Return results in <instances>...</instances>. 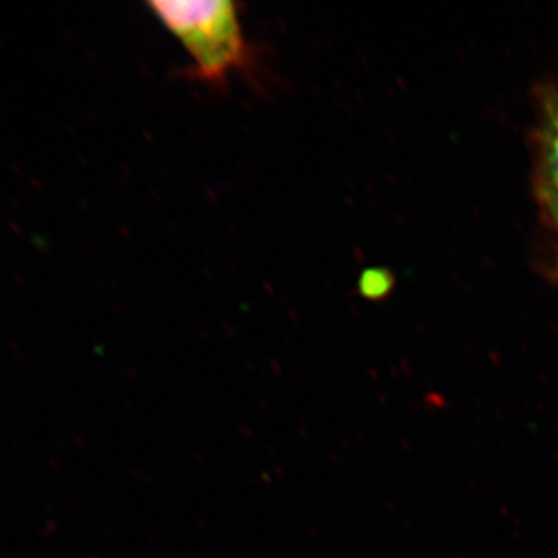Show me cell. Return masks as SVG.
Listing matches in <instances>:
<instances>
[{
    "label": "cell",
    "instance_id": "1",
    "mask_svg": "<svg viewBox=\"0 0 558 558\" xmlns=\"http://www.w3.org/2000/svg\"><path fill=\"white\" fill-rule=\"evenodd\" d=\"M149 9L183 44L201 81L223 84L252 64V50L242 32L236 3L150 2Z\"/></svg>",
    "mask_w": 558,
    "mask_h": 558
},
{
    "label": "cell",
    "instance_id": "2",
    "mask_svg": "<svg viewBox=\"0 0 558 558\" xmlns=\"http://www.w3.org/2000/svg\"><path fill=\"white\" fill-rule=\"evenodd\" d=\"M535 190L558 194V89L546 87L539 97L535 137Z\"/></svg>",
    "mask_w": 558,
    "mask_h": 558
},
{
    "label": "cell",
    "instance_id": "3",
    "mask_svg": "<svg viewBox=\"0 0 558 558\" xmlns=\"http://www.w3.org/2000/svg\"><path fill=\"white\" fill-rule=\"evenodd\" d=\"M537 199L549 238L550 269L558 278V194L537 193Z\"/></svg>",
    "mask_w": 558,
    "mask_h": 558
}]
</instances>
